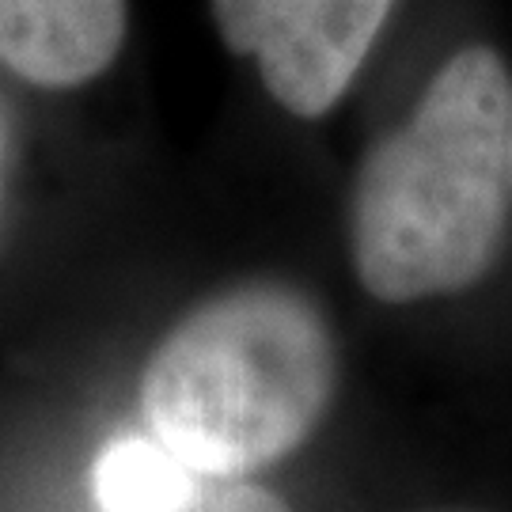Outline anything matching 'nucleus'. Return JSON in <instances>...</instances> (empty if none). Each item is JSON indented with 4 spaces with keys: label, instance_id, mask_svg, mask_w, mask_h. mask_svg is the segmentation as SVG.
<instances>
[{
    "label": "nucleus",
    "instance_id": "1",
    "mask_svg": "<svg viewBox=\"0 0 512 512\" xmlns=\"http://www.w3.org/2000/svg\"><path fill=\"white\" fill-rule=\"evenodd\" d=\"M512 194V80L490 46L440 69L353 190V262L387 304L448 296L494 266Z\"/></svg>",
    "mask_w": 512,
    "mask_h": 512
},
{
    "label": "nucleus",
    "instance_id": "2",
    "mask_svg": "<svg viewBox=\"0 0 512 512\" xmlns=\"http://www.w3.org/2000/svg\"><path fill=\"white\" fill-rule=\"evenodd\" d=\"M334 372V338L304 296L243 285L190 311L160 342L141 410L190 471L247 475L308 440Z\"/></svg>",
    "mask_w": 512,
    "mask_h": 512
},
{
    "label": "nucleus",
    "instance_id": "3",
    "mask_svg": "<svg viewBox=\"0 0 512 512\" xmlns=\"http://www.w3.org/2000/svg\"><path fill=\"white\" fill-rule=\"evenodd\" d=\"M395 0H213L220 38L296 118L327 114L361 73Z\"/></svg>",
    "mask_w": 512,
    "mask_h": 512
},
{
    "label": "nucleus",
    "instance_id": "4",
    "mask_svg": "<svg viewBox=\"0 0 512 512\" xmlns=\"http://www.w3.org/2000/svg\"><path fill=\"white\" fill-rule=\"evenodd\" d=\"M126 0H0V65L38 88H76L110 69Z\"/></svg>",
    "mask_w": 512,
    "mask_h": 512
},
{
    "label": "nucleus",
    "instance_id": "5",
    "mask_svg": "<svg viewBox=\"0 0 512 512\" xmlns=\"http://www.w3.org/2000/svg\"><path fill=\"white\" fill-rule=\"evenodd\" d=\"M194 471L160 440L118 437L95 467V494L107 512H186Z\"/></svg>",
    "mask_w": 512,
    "mask_h": 512
},
{
    "label": "nucleus",
    "instance_id": "6",
    "mask_svg": "<svg viewBox=\"0 0 512 512\" xmlns=\"http://www.w3.org/2000/svg\"><path fill=\"white\" fill-rule=\"evenodd\" d=\"M217 512H289L281 505V497H274L262 486H232L220 497Z\"/></svg>",
    "mask_w": 512,
    "mask_h": 512
}]
</instances>
